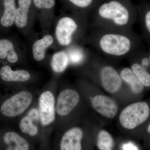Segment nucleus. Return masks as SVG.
I'll return each instance as SVG.
<instances>
[{
	"mask_svg": "<svg viewBox=\"0 0 150 150\" xmlns=\"http://www.w3.org/2000/svg\"><path fill=\"white\" fill-rule=\"evenodd\" d=\"M93 28L85 38L84 43L92 46L105 57L116 59L128 57L141 48L142 38L134 30Z\"/></svg>",
	"mask_w": 150,
	"mask_h": 150,
	"instance_id": "f257e3e1",
	"label": "nucleus"
},
{
	"mask_svg": "<svg viewBox=\"0 0 150 150\" xmlns=\"http://www.w3.org/2000/svg\"><path fill=\"white\" fill-rule=\"evenodd\" d=\"M137 17V9L129 0L101 1L93 10L90 26L117 31H130Z\"/></svg>",
	"mask_w": 150,
	"mask_h": 150,
	"instance_id": "f03ea898",
	"label": "nucleus"
},
{
	"mask_svg": "<svg viewBox=\"0 0 150 150\" xmlns=\"http://www.w3.org/2000/svg\"><path fill=\"white\" fill-rule=\"evenodd\" d=\"M89 26L88 16L85 15H81L77 19L70 16L63 17L56 25V39L62 46H70L75 38L84 40Z\"/></svg>",
	"mask_w": 150,
	"mask_h": 150,
	"instance_id": "7ed1b4c3",
	"label": "nucleus"
},
{
	"mask_svg": "<svg viewBox=\"0 0 150 150\" xmlns=\"http://www.w3.org/2000/svg\"><path fill=\"white\" fill-rule=\"evenodd\" d=\"M150 108L145 102L136 103L126 107L121 112L119 120L123 127L128 129H135L147 120Z\"/></svg>",
	"mask_w": 150,
	"mask_h": 150,
	"instance_id": "20e7f679",
	"label": "nucleus"
},
{
	"mask_svg": "<svg viewBox=\"0 0 150 150\" xmlns=\"http://www.w3.org/2000/svg\"><path fill=\"white\" fill-rule=\"evenodd\" d=\"M33 96L31 93L23 91L14 95L7 100L2 105L1 112L10 117L20 115L31 104Z\"/></svg>",
	"mask_w": 150,
	"mask_h": 150,
	"instance_id": "39448f33",
	"label": "nucleus"
},
{
	"mask_svg": "<svg viewBox=\"0 0 150 150\" xmlns=\"http://www.w3.org/2000/svg\"><path fill=\"white\" fill-rule=\"evenodd\" d=\"M98 76L101 86L108 92L114 93L122 87L123 81L120 74L112 66L101 65L98 71Z\"/></svg>",
	"mask_w": 150,
	"mask_h": 150,
	"instance_id": "423d86ee",
	"label": "nucleus"
},
{
	"mask_svg": "<svg viewBox=\"0 0 150 150\" xmlns=\"http://www.w3.org/2000/svg\"><path fill=\"white\" fill-rule=\"evenodd\" d=\"M39 117L43 126H47L55 119V98L51 92L46 91L40 95L39 100Z\"/></svg>",
	"mask_w": 150,
	"mask_h": 150,
	"instance_id": "0eeeda50",
	"label": "nucleus"
},
{
	"mask_svg": "<svg viewBox=\"0 0 150 150\" xmlns=\"http://www.w3.org/2000/svg\"><path fill=\"white\" fill-rule=\"evenodd\" d=\"M80 100V96L74 90L67 89L60 93L57 100L56 110L59 115L65 116L69 114Z\"/></svg>",
	"mask_w": 150,
	"mask_h": 150,
	"instance_id": "6e6552de",
	"label": "nucleus"
},
{
	"mask_svg": "<svg viewBox=\"0 0 150 150\" xmlns=\"http://www.w3.org/2000/svg\"><path fill=\"white\" fill-rule=\"evenodd\" d=\"M91 104L97 112L108 118H112L117 114L118 106L113 100L102 95L96 96L91 98Z\"/></svg>",
	"mask_w": 150,
	"mask_h": 150,
	"instance_id": "1a4fd4ad",
	"label": "nucleus"
},
{
	"mask_svg": "<svg viewBox=\"0 0 150 150\" xmlns=\"http://www.w3.org/2000/svg\"><path fill=\"white\" fill-rule=\"evenodd\" d=\"M83 132L79 128L75 127L67 131L61 142V150H81V142Z\"/></svg>",
	"mask_w": 150,
	"mask_h": 150,
	"instance_id": "9d476101",
	"label": "nucleus"
},
{
	"mask_svg": "<svg viewBox=\"0 0 150 150\" xmlns=\"http://www.w3.org/2000/svg\"><path fill=\"white\" fill-rule=\"evenodd\" d=\"M70 64L74 65H81L88 62L92 57L88 50L80 45L70 46L67 49Z\"/></svg>",
	"mask_w": 150,
	"mask_h": 150,
	"instance_id": "9b49d317",
	"label": "nucleus"
},
{
	"mask_svg": "<svg viewBox=\"0 0 150 150\" xmlns=\"http://www.w3.org/2000/svg\"><path fill=\"white\" fill-rule=\"evenodd\" d=\"M137 9L142 33V37L148 43L150 41V8L148 4H144Z\"/></svg>",
	"mask_w": 150,
	"mask_h": 150,
	"instance_id": "f8f14e48",
	"label": "nucleus"
},
{
	"mask_svg": "<svg viewBox=\"0 0 150 150\" xmlns=\"http://www.w3.org/2000/svg\"><path fill=\"white\" fill-rule=\"evenodd\" d=\"M119 74L122 80L129 85L134 93L138 94L143 91L144 86L130 68L128 67L123 68Z\"/></svg>",
	"mask_w": 150,
	"mask_h": 150,
	"instance_id": "ddd939ff",
	"label": "nucleus"
},
{
	"mask_svg": "<svg viewBox=\"0 0 150 150\" xmlns=\"http://www.w3.org/2000/svg\"><path fill=\"white\" fill-rule=\"evenodd\" d=\"M1 77L6 81L23 82L28 80L30 75L23 70L13 71L8 66H4L0 70Z\"/></svg>",
	"mask_w": 150,
	"mask_h": 150,
	"instance_id": "4468645a",
	"label": "nucleus"
},
{
	"mask_svg": "<svg viewBox=\"0 0 150 150\" xmlns=\"http://www.w3.org/2000/svg\"><path fill=\"white\" fill-rule=\"evenodd\" d=\"M4 139L8 145L7 150H29V146L27 141L15 132H8L5 135Z\"/></svg>",
	"mask_w": 150,
	"mask_h": 150,
	"instance_id": "2eb2a0df",
	"label": "nucleus"
},
{
	"mask_svg": "<svg viewBox=\"0 0 150 150\" xmlns=\"http://www.w3.org/2000/svg\"><path fill=\"white\" fill-rule=\"evenodd\" d=\"M54 38L51 35H46L42 39L37 40L33 47V58L37 61L44 59L46 49L54 42Z\"/></svg>",
	"mask_w": 150,
	"mask_h": 150,
	"instance_id": "dca6fc26",
	"label": "nucleus"
},
{
	"mask_svg": "<svg viewBox=\"0 0 150 150\" xmlns=\"http://www.w3.org/2000/svg\"><path fill=\"white\" fill-rule=\"evenodd\" d=\"M4 11L1 19V24L4 27L12 25L16 15L15 0H4Z\"/></svg>",
	"mask_w": 150,
	"mask_h": 150,
	"instance_id": "f3484780",
	"label": "nucleus"
},
{
	"mask_svg": "<svg viewBox=\"0 0 150 150\" xmlns=\"http://www.w3.org/2000/svg\"><path fill=\"white\" fill-rule=\"evenodd\" d=\"M18 4L19 6L16 8L15 21L17 27L22 28L27 24L28 14L31 0H18Z\"/></svg>",
	"mask_w": 150,
	"mask_h": 150,
	"instance_id": "a211bd4d",
	"label": "nucleus"
},
{
	"mask_svg": "<svg viewBox=\"0 0 150 150\" xmlns=\"http://www.w3.org/2000/svg\"><path fill=\"white\" fill-rule=\"evenodd\" d=\"M69 64V59L67 51H59L55 53L52 57L51 67L56 73H61L64 71Z\"/></svg>",
	"mask_w": 150,
	"mask_h": 150,
	"instance_id": "6ab92c4d",
	"label": "nucleus"
},
{
	"mask_svg": "<svg viewBox=\"0 0 150 150\" xmlns=\"http://www.w3.org/2000/svg\"><path fill=\"white\" fill-rule=\"evenodd\" d=\"M128 58L132 62L131 69L132 71L144 86L150 87V74L148 70L134 58L130 56H129Z\"/></svg>",
	"mask_w": 150,
	"mask_h": 150,
	"instance_id": "aec40b11",
	"label": "nucleus"
},
{
	"mask_svg": "<svg viewBox=\"0 0 150 150\" xmlns=\"http://www.w3.org/2000/svg\"><path fill=\"white\" fill-rule=\"evenodd\" d=\"M7 58L8 61L15 63L18 60V56L15 51L13 44L7 39L0 40V59Z\"/></svg>",
	"mask_w": 150,
	"mask_h": 150,
	"instance_id": "412c9836",
	"label": "nucleus"
},
{
	"mask_svg": "<svg viewBox=\"0 0 150 150\" xmlns=\"http://www.w3.org/2000/svg\"><path fill=\"white\" fill-rule=\"evenodd\" d=\"M72 5L80 11V13L88 16L101 2V0H68Z\"/></svg>",
	"mask_w": 150,
	"mask_h": 150,
	"instance_id": "4be33fe9",
	"label": "nucleus"
},
{
	"mask_svg": "<svg viewBox=\"0 0 150 150\" xmlns=\"http://www.w3.org/2000/svg\"><path fill=\"white\" fill-rule=\"evenodd\" d=\"M97 146L100 150H112L114 141L112 136L107 131H100L98 136Z\"/></svg>",
	"mask_w": 150,
	"mask_h": 150,
	"instance_id": "5701e85b",
	"label": "nucleus"
},
{
	"mask_svg": "<svg viewBox=\"0 0 150 150\" xmlns=\"http://www.w3.org/2000/svg\"><path fill=\"white\" fill-rule=\"evenodd\" d=\"M33 121L28 116L23 117L20 123V128L22 132L28 134L30 136H35L38 132V129L33 122Z\"/></svg>",
	"mask_w": 150,
	"mask_h": 150,
	"instance_id": "b1692460",
	"label": "nucleus"
},
{
	"mask_svg": "<svg viewBox=\"0 0 150 150\" xmlns=\"http://www.w3.org/2000/svg\"><path fill=\"white\" fill-rule=\"evenodd\" d=\"M34 5L38 8L50 9L54 7L56 0H33Z\"/></svg>",
	"mask_w": 150,
	"mask_h": 150,
	"instance_id": "393cba45",
	"label": "nucleus"
},
{
	"mask_svg": "<svg viewBox=\"0 0 150 150\" xmlns=\"http://www.w3.org/2000/svg\"><path fill=\"white\" fill-rule=\"evenodd\" d=\"M28 116L31 118L33 121L34 120L38 121V119H39V114L37 109H35V108H33L28 112Z\"/></svg>",
	"mask_w": 150,
	"mask_h": 150,
	"instance_id": "a878e982",
	"label": "nucleus"
},
{
	"mask_svg": "<svg viewBox=\"0 0 150 150\" xmlns=\"http://www.w3.org/2000/svg\"><path fill=\"white\" fill-rule=\"evenodd\" d=\"M123 150H138L137 147L131 143L123 145Z\"/></svg>",
	"mask_w": 150,
	"mask_h": 150,
	"instance_id": "bb28decb",
	"label": "nucleus"
},
{
	"mask_svg": "<svg viewBox=\"0 0 150 150\" xmlns=\"http://www.w3.org/2000/svg\"><path fill=\"white\" fill-rule=\"evenodd\" d=\"M150 124H149V127H148V132H149V133H150Z\"/></svg>",
	"mask_w": 150,
	"mask_h": 150,
	"instance_id": "cd10ccee",
	"label": "nucleus"
}]
</instances>
